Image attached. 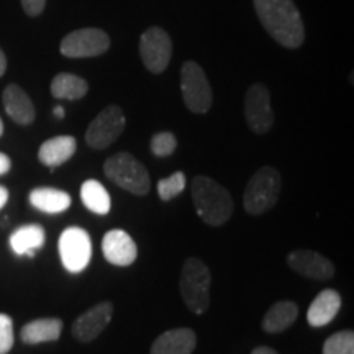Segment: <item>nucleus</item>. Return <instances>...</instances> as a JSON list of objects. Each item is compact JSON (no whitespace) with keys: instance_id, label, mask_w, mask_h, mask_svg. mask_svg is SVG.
I'll list each match as a JSON object with an SVG mask.
<instances>
[{"instance_id":"ddd939ff","label":"nucleus","mask_w":354,"mask_h":354,"mask_svg":"<svg viewBox=\"0 0 354 354\" xmlns=\"http://www.w3.org/2000/svg\"><path fill=\"white\" fill-rule=\"evenodd\" d=\"M287 264L300 276L328 281L335 276V264L328 258L312 250H295L287 256Z\"/></svg>"},{"instance_id":"5701e85b","label":"nucleus","mask_w":354,"mask_h":354,"mask_svg":"<svg viewBox=\"0 0 354 354\" xmlns=\"http://www.w3.org/2000/svg\"><path fill=\"white\" fill-rule=\"evenodd\" d=\"M88 92V84L86 79L76 74L61 73L51 81V94L59 100H79L86 97Z\"/></svg>"},{"instance_id":"f03ea898","label":"nucleus","mask_w":354,"mask_h":354,"mask_svg":"<svg viewBox=\"0 0 354 354\" xmlns=\"http://www.w3.org/2000/svg\"><path fill=\"white\" fill-rule=\"evenodd\" d=\"M190 190L194 205L203 223L210 227H221L232 218L234 205L227 187L209 176H196L190 184Z\"/></svg>"},{"instance_id":"39448f33","label":"nucleus","mask_w":354,"mask_h":354,"mask_svg":"<svg viewBox=\"0 0 354 354\" xmlns=\"http://www.w3.org/2000/svg\"><path fill=\"white\" fill-rule=\"evenodd\" d=\"M107 179L125 189L133 196H146L149 192L148 169L130 153H117L110 156L104 165Z\"/></svg>"},{"instance_id":"aec40b11","label":"nucleus","mask_w":354,"mask_h":354,"mask_svg":"<svg viewBox=\"0 0 354 354\" xmlns=\"http://www.w3.org/2000/svg\"><path fill=\"white\" fill-rule=\"evenodd\" d=\"M44 240H46V233L41 225H24L10 234V248L15 254L33 258L35 251L44 245Z\"/></svg>"},{"instance_id":"7c9ffc66","label":"nucleus","mask_w":354,"mask_h":354,"mask_svg":"<svg viewBox=\"0 0 354 354\" xmlns=\"http://www.w3.org/2000/svg\"><path fill=\"white\" fill-rule=\"evenodd\" d=\"M7 202H8V190L3 187V185H0V210L7 205Z\"/></svg>"},{"instance_id":"c756f323","label":"nucleus","mask_w":354,"mask_h":354,"mask_svg":"<svg viewBox=\"0 0 354 354\" xmlns=\"http://www.w3.org/2000/svg\"><path fill=\"white\" fill-rule=\"evenodd\" d=\"M10 167H12V161H10V158H8L7 154L0 153V176H2V174H7V172L10 171Z\"/></svg>"},{"instance_id":"473e14b6","label":"nucleus","mask_w":354,"mask_h":354,"mask_svg":"<svg viewBox=\"0 0 354 354\" xmlns=\"http://www.w3.org/2000/svg\"><path fill=\"white\" fill-rule=\"evenodd\" d=\"M251 354H279L277 351H274L272 348H268V346H259L253 349V353Z\"/></svg>"},{"instance_id":"f8f14e48","label":"nucleus","mask_w":354,"mask_h":354,"mask_svg":"<svg viewBox=\"0 0 354 354\" xmlns=\"http://www.w3.org/2000/svg\"><path fill=\"white\" fill-rule=\"evenodd\" d=\"M112 302H100L76 318V322L73 323V328H71V333L77 342L91 343L107 328L109 323L112 322Z\"/></svg>"},{"instance_id":"b1692460","label":"nucleus","mask_w":354,"mask_h":354,"mask_svg":"<svg viewBox=\"0 0 354 354\" xmlns=\"http://www.w3.org/2000/svg\"><path fill=\"white\" fill-rule=\"evenodd\" d=\"M81 201L87 210L97 215H107L112 207L107 189L95 179H88L82 184Z\"/></svg>"},{"instance_id":"a211bd4d","label":"nucleus","mask_w":354,"mask_h":354,"mask_svg":"<svg viewBox=\"0 0 354 354\" xmlns=\"http://www.w3.org/2000/svg\"><path fill=\"white\" fill-rule=\"evenodd\" d=\"M76 149L77 141L74 136H55V138L46 140L41 146H39L38 159L41 165L55 169V167H59L63 166L64 162H68L69 159L74 156Z\"/></svg>"},{"instance_id":"9d476101","label":"nucleus","mask_w":354,"mask_h":354,"mask_svg":"<svg viewBox=\"0 0 354 354\" xmlns=\"http://www.w3.org/2000/svg\"><path fill=\"white\" fill-rule=\"evenodd\" d=\"M110 37L100 28H81L66 35L59 51L66 57H95L107 53Z\"/></svg>"},{"instance_id":"9b49d317","label":"nucleus","mask_w":354,"mask_h":354,"mask_svg":"<svg viewBox=\"0 0 354 354\" xmlns=\"http://www.w3.org/2000/svg\"><path fill=\"white\" fill-rule=\"evenodd\" d=\"M245 118L248 127L256 135H266L274 125V112L271 107V92L264 84L256 82L246 91Z\"/></svg>"},{"instance_id":"1a4fd4ad","label":"nucleus","mask_w":354,"mask_h":354,"mask_svg":"<svg viewBox=\"0 0 354 354\" xmlns=\"http://www.w3.org/2000/svg\"><path fill=\"white\" fill-rule=\"evenodd\" d=\"M140 56L149 73H165L172 56V41L167 32L159 26H149L140 38Z\"/></svg>"},{"instance_id":"4468645a","label":"nucleus","mask_w":354,"mask_h":354,"mask_svg":"<svg viewBox=\"0 0 354 354\" xmlns=\"http://www.w3.org/2000/svg\"><path fill=\"white\" fill-rule=\"evenodd\" d=\"M102 253L110 264L127 268L135 263L138 248L125 230H110L102 240Z\"/></svg>"},{"instance_id":"f704fd0d","label":"nucleus","mask_w":354,"mask_h":354,"mask_svg":"<svg viewBox=\"0 0 354 354\" xmlns=\"http://www.w3.org/2000/svg\"><path fill=\"white\" fill-rule=\"evenodd\" d=\"M2 133H3V123L0 120V136H2Z\"/></svg>"},{"instance_id":"423d86ee","label":"nucleus","mask_w":354,"mask_h":354,"mask_svg":"<svg viewBox=\"0 0 354 354\" xmlns=\"http://www.w3.org/2000/svg\"><path fill=\"white\" fill-rule=\"evenodd\" d=\"M180 91L185 107L192 113H207L212 107V87L207 74L196 61H185L180 68Z\"/></svg>"},{"instance_id":"cd10ccee","label":"nucleus","mask_w":354,"mask_h":354,"mask_svg":"<svg viewBox=\"0 0 354 354\" xmlns=\"http://www.w3.org/2000/svg\"><path fill=\"white\" fill-rule=\"evenodd\" d=\"M13 343H15V335H13L12 317L0 313V354L10 353Z\"/></svg>"},{"instance_id":"412c9836","label":"nucleus","mask_w":354,"mask_h":354,"mask_svg":"<svg viewBox=\"0 0 354 354\" xmlns=\"http://www.w3.org/2000/svg\"><path fill=\"white\" fill-rule=\"evenodd\" d=\"M299 317L297 304L292 300H281L276 302L266 312L263 318V330L266 333H281L294 325Z\"/></svg>"},{"instance_id":"bb28decb","label":"nucleus","mask_w":354,"mask_h":354,"mask_svg":"<svg viewBox=\"0 0 354 354\" xmlns=\"http://www.w3.org/2000/svg\"><path fill=\"white\" fill-rule=\"evenodd\" d=\"M151 151L158 158H167L176 151L177 140L171 131H159L151 138Z\"/></svg>"},{"instance_id":"f3484780","label":"nucleus","mask_w":354,"mask_h":354,"mask_svg":"<svg viewBox=\"0 0 354 354\" xmlns=\"http://www.w3.org/2000/svg\"><path fill=\"white\" fill-rule=\"evenodd\" d=\"M339 308H342V295L335 289L322 290L308 307V325L313 326V328H320V326L328 325L338 315Z\"/></svg>"},{"instance_id":"6ab92c4d","label":"nucleus","mask_w":354,"mask_h":354,"mask_svg":"<svg viewBox=\"0 0 354 354\" xmlns=\"http://www.w3.org/2000/svg\"><path fill=\"white\" fill-rule=\"evenodd\" d=\"M63 333V322L59 318H38L24 325L20 338L25 344H41L59 339Z\"/></svg>"},{"instance_id":"4be33fe9","label":"nucleus","mask_w":354,"mask_h":354,"mask_svg":"<svg viewBox=\"0 0 354 354\" xmlns=\"http://www.w3.org/2000/svg\"><path fill=\"white\" fill-rule=\"evenodd\" d=\"M30 203L44 214H61L71 207V196L55 187H37L30 192Z\"/></svg>"},{"instance_id":"c85d7f7f","label":"nucleus","mask_w":354,"mask_h":354,"mask_svg":"<svg viewBox=\"0 0 354 354\" xmlns=\"http://www.w3.org/2000/svg\"><path fill=\"white\" fill-rule=\"evenodd\" d=\"M21 6H24V10L26 12V15L38 17L39 13L44 10L46 0H21Z\"/></svg>"},{"instance_id":"7ed1b4c3","label":"nucleus","mask_w":354,"mask_h":354,"mask_svg":"<svg viewBox=\"0 0 354 354\" xmlns=\"http://www.w3.org/2000/svg\"><path fill=\"white\" fill-rule=\"evenodd\" d=\"M210 286L212 274L207 264L197 258H189L185 261L183 271H180L179 289L190 312L202 315L209 310Z\"/></svg>"},{"instance_id":"20e7f679","label":"nucleus","mask_w":354,"mask_h":354,"mask_svg":"<svg viewBox=\"0 0 354 354\" xmlns=\"http://www.w3.org/2000/svg\"><path fill=\"white\" fill-rule=\"evenodd\" d=\"M281 187L282 179L276 167H261L246 184L243 196L245 210L250 215H263L269 212L279 201Z\"/></svg>"},{"instance_id":"2f4dec72","label":"nucleus","mask_w":354,"mask_h":354,"mask_svg":"<svg viewBox=\"0 0 354 354\" xmlns=\"http://www.w3.org/2000/svg\"><path fill=\"white\" fill-rule=\"evenodd\" d=\"M6 71H7V57L3 55V51L0 50V77L6 74Z\"/></svg>"},{"instance_id":"dca6fc26","label":"nucleus","mask_w":354,"mask_h":354,"mask_svg":"<svg viewBox=\"0 0 354 354\" xmlns=\"http://www.w3.org/2000/svg\"><path fill=\"white\" fill-rule=\"evenodd\" d=\"M8 117L19 125H30L35 120V107L28 94L17 84H8L2 95Z\"/></svg>"},{"instance_id":"f257e3e1","label":"nucleus","mask_w":354,"mask_h":354,"mask_svg":"<svg viewBox=\"0 0 354 354\" xmlns=\"http://www.w3.org/2000/svg\"><path fill=\"white\" fill-rule=\"evenodd\" d=\"M256 15L264 30L289 50L302 46L305 26L294 0H253Z\"/></svg>"},{"instance_id":"2eb2a0df","label":"nucleus","mask_w":354,"mask_h":354,"mask_svg":"<svg viewBox=\"0 0 354 354\" xmlns=\"http://www.w3.org/2000/svg\"><path fill=\"white\" fill-rule=\"evenodd\" d=\"M197 336L190 328L167 330L154 339L149 354H192Z\"/></svg>"},{"instance_id":"6e6552de","label":"nucleus","mask_w":354,"mask_h":354,"mask_svg":"<svg viewBox=\"0 0 354 354\" xmlns=\"http://www.w3.org/2000/svg\"><path fill=\"white\" fill-rule=\"evenodd\" d=\"M127 118L118 105H107L91 122L86 131V143L92 149H105L115 143L125 130Z\"/></svg>"},{"instance_id":"72a5a7b5","label":"nucleus","mask_w":354,"mask_h":354,"mask_svg":"<svg viewBox=\"0 0 354 354\" xmlns=\"http://www.w3.org/2000/svg\"><path fill=\"white\" fill-rule=\"evenodd\" d=\"M53 113H55L57 118H64V109L63 107H56L55 112H53Z\"/></svg>"},{"instance_id":"a878e982","label":"nucleus","mask_w":354,"mask_h":354,"mask_svg":"<svg viewBox=\"0 0 354 354\" xmlns=\"http://www.w3.org/2000/svg\"><path fill=\"white\" fill-rule=\"evenodd\" d=\"M185 185H187V179H185L184 172L177 171L169 177H165L158 183V194L161 197V201L169 202L171 198L179 196V194L184 192Z\"/></svg>"},{"instance_id":"0eeeda50","label":"nucleus","mask_w":354,"mask_h":354,"mask_svg":"<svg viewBox=\"0 0 354 354\" xmlns=\"http://www.w3.org/2000/svg\"><path fill=\"white\" fill-rule=\"evenodd\" d=\"M57 250H59L61 263L69 272H82L91 263L92 241L84 228H66L57 241Z\"/></svg>"},{"instance_id":"393cba45","label":"nucleus","mask_w":354,"mask_h":354,"mask_svg":"<svg viewBox=\"0 0 354 354\" xmlns=\"http://www.w3.org/2000/svg\"><path fill=\"white\" fill-rule=\"evenodd\" d=\"M323 354H354V333L343 330L331 335L323 344Z\"/></svg>"}]
</instances>
